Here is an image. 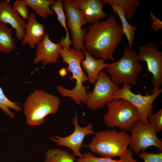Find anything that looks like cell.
Masks as SVG:
<instances>
[{
  "label": "cell",
  "mask_w": 162,
  "mask_h": 162,
  "mask_svg": "<svg viewBox=\"0 0 162 162\" xmlns=\"http://www.w3.org/2000/svg\"><path fill=\"white\" fill-rule=\"evenodd\" d=\"M106 106L107 110L104 116L103 120L109 127H117L122 130L128 131L139 120L136 109L125 99H114Z\"/></svg>",
  "instance_id": "cell-6"
},
{
  "label": "cell",
  "mask_w": 162,
  "mask_h": 162,
  "mask_svg": "<svg viewBox=\"0 0 162 162\" xmlns=\"http://www.w3.org/2000/svg\"><path fill=\"white\" fill-rule=\"evenodd\" d=\"M16 47L11 29L7 24L0 22V52L9 54Z\"/></svg>",
  "instance_id": "cell-21"
},
{
  "label": "cell",
  "mask_w": 162,
  "mask_h": 162,
  "mask_svg": "<svg viewBox=\"0 0 162 162\" xmlns=\"http://www.w3.org/2000/svg\"><path fill=\"white\" fill-rule=\"evenodd\" d=\"M118 160H115L111 158L97 157L90 152L83 154L82 157L78 158L76 162H138L133 158V154L130 149H128L125 154L119 158Z\"/></svg>",
  "instance_id": "cell-22"
},
{
  "label": "cell",
  "mask_w": 162,
  "mask_h": 162,
  "mask_svg": "<svg viewBox=\"0 0 162 162\" xmlns=\"http://www.w3.org/2000/svg\"><path fill=\"white\" fill-rule=\"evenodd\" d=\"M149 13L152 22V24L151 25L152 28L155 32H157L161 29L162 22L156 18L151 11H150Z\"/></svg>",
  "instance_id": "cell-29"
},
{
  "label": "cell",
  "mask_w": 162,
  "mask_h": 162,
  "mask_svg": "<svg viewBox=\"0 0 162 162\" xmlns=\"http://www.w3.org/2000/svg\"><path fill=\"white\" fill-rule=\"evenodd\" d=\"M25 31L22 45L28 44L32 49L35 47L45 33L44 26L37 21L35 15L32 13L29 15L27 20Z\"/></svg>",
  "instance_id": "cell-16"
},
{
  "label": "cell",
  "mask_w": 162,
  "mask_h": 162,
  "mask_svg": "<svg viewBox=\"0 0 162 162\" xmlns=\"http://www.w3.org/2000/svg\"><path fill=\"white\" fill-rule=\"evenodd\" d=\"M123 34L122 26L115 15L106 20L90 25L84 40V50L95 59L113 61V54L122 41Z\"/></svg>",
  "instance_id": "cell-1"
},
{
  "label": "cell",
  "mask_w": 162,
  "mask_h": 162,
  "mask_svg": "<svg viewBox=\"0 0 162 162\" xmlns=\"http://www.w3.org/2000/svg\"><path fill=\"white\" fill-rule=\"evenodd\" d=\"M27 6L32 9L39 16L44 19L55 13L51 9V6L55 2L53 0H21Z\"/></svg>",
  "instance_id": "cell-20"
},
{
  "label": "cell",
  "mask_w": 162,
  "mask_h": 162,
  "mask_svg": "<svg viewBox=\"0 0 162 162\" xmlns=\"http://www.w3.org/2000/svg\"><path fill=\"white\" fill-rule=\"evenodd\" d=\"M138 52V59L146 63L148 71L152 74V86L159 88L162 85V52L151 42L139 47Z\"/></svg>",
  "instance_id": "cell-11"
},
{
  "label": "cell",
  "mask_w": 162,
  "mask_h": 162,
  "mask_svg": "<svg viewBox=\"0 0 162 162\" xmlns=\"http://www.w3.org/2000/svg\"><path fill=\"white\" fill-rule=\"evenodd\" d=\"M86 146L91 151L103 157L111 158L124 156L129 144L130 136L124 130L110 129L96 133Z\"/></svg>",
  "instance_id": "cell-4"
},
{
  "label": "cell",
  "mask_w": 162,
  "mask_h": 162,
  "mask_svg": "<svg viewBox=\"0 0 162 162\" xmlns=\"http://www.w3.org/2000/svg\"><path fill=\"white\" fill-rule=\"evenodd\" d=\"M121 8L127 20L134 16L137 8L140 6L138 0H110Z\"/></svg>",
  "instance_id": "cell-24"
},
{
  "label": "cell",
  "mask_w": 162,
  "mask_h": 162,
  "mask_svg": "<svg viewBox=\"0 0 162 162\" xmlns=\"http://www.w3.org/2000/svg\"><path fill=\"white\" fill-rule=\"evenodd\" d=\"M122 57L110 64L106 68V72L115 84L135 85L139 74L143 69L137 57V53L127 47L123 52Z\"/></svg>",
  "instance_id": "cell-5"
},
{
  "label": "cell",
  "mask_w": 162,
  "mask_h": 162,
  "mask_svg": "<svg viewBox=\"0 0 162 162\" xmlns=\"http://www.w3.org/2000/svg\"><path fill=\"white\" fill-rule=\"evenodd\" d=\"M78 119L77 115L76 113L74 117L72 119L74 129L71 134L64 137L55 135L50 137L49 139L57 145L69 148L72 151L75 156L81 158L83 154L80 152V149L84 138L87 135L94 134L96 132L93 130V126L92 123H89L84 127H81L78 124Z\"/></svg>",
  "instance_id": "cell-12"
},
{
  "label": "cell",
  "mask_w": 162,
  "mask_h": 162,
  "mask_svg": "<svg viewBox=\"0 0 162 162\" xmlns=\"http://www.w3.org/2000/svg\"><path fill=\"white\" fill-rule=\"evenodd\" d=\"M59 73L62 76H64V73H65V74L66 73V71L65 69L64 68L61 69L59 70Z\"/></svg>",
  "instance_id": "cell-30"
},
{
  "label": "cell",
  "mask_w": 162,
  "mask_h": 162,
  "mask_svg": "<svg viewBox=\"0 0 162 162\" xmlns=\"http://www.w3.org/2000/svg\"><path fill=\"white\" fill-rule=\"evenodd\" d=\"M139 157L143 160V162H162V152L152 153L144 150L141 152Z\"/></svg>",
  "instance_id": "cell-27"
},
{
  "label": "cell",
  "mask_w": 162,
  "mask_h": 162,
  "mask_svg": "<svg viewBox=\"0 0 162 162\" xmlns=\"http://www.w3.org/2000/svg\"><path fill=\"white\" fill-rule=\"evenodd\" d=\"M73 154L58 148L50 149L45 154L44 162H75Z\"/></svg>",
  "instance_id": "cell-23"
},
{
  "label": "cell",
  "mask_w": 162,
  "mask_h": 162,
  "mask_svg": "<svg viewBox=\"0 0 162 162\" xmlns=\"http://www.w3.org/2000/svg\"><path fill=\"white\" fill-rule=\"evenodd\" d=\"M48 32L45 33L43 38L37 44L35 56L33 60L34 64L40 62L46 66L50 64L58 62L59 52L62 48L61 44L52 42L49 38Z\"/></svg>",
  "instance_id": "cell-13"
},
{
  "label": "cell",
  "mask_w": 162,
  "mask_h": 162,
  "mask_svg": "<svg viewBox=\"0 0 162 162\" xmlns=\"http://www.w3.org/2000/svg\"><path fill=\"white\" fill-rule=\"evenodd\" d=\"M0 22L10 25L15 30L16 38L23 39L26 23L8 1L0 0Z\"/></svg>",
  "instance_id": "cell-14"
},
{
  "label": "cell",
  "mask_w": 162,
  "mask_h": 162,
  "mask_svg": "<svg viewBox=\"0 0 162 162\" xmlns=\"http://www.w3.org/2000/svg\"><path fill=\"white\" fill-rule=\"evenodd\" d=\"M59 56L62 58L61 62L68 65L65 68L66 72L72 74L69 79L75 80L76 82L75 86L71 90L58 86L57 92L62 97L71 98L77 105L81 102L85 104L88 94L83 83L87 82L88 79L81 68V62L85 58L84 51L77 50L74 47L69 49L62 48L59 52Z\"/></svg>",
  "instance_id": "cell-2"
},
{
  "label": "cell",
  "mask_w": 162,
  "mask_h": 162,
  "mask_svg": "<svg viewBox=\"0 0 162 162\" xmlns=\"http://www.w3.org/2000/svg\"><path fill=\"white\" fill-rule=\"evenodd\" d=\"M104 4H109L112 8L115 14H117L121 20L123 34L126 37L128 47H131L135 38V32L136 29V26L130 24L128 22L123 11L121 8L115 5L110 0H102Z\"/></svg>",
  "instance_id": "cell-18"
},
{
  "label": "cell",
  "mask_w": 162,
  "mask_h": 162,
  "mask_svg": "<svg viewBox=\"0 0 162 162\" xmlns=\"http://www.w3.org/2000/svg\"><path fill=\"white\" fill-rule=\"evenodd\" d=\"M131 132L129 144L131 150L136 154L154 146L162 151V141L156 135L152 125L149 122L143 124L139 120L129 130Z\"/></svg>",
  "instance_id": "cell-9"
},
{
  "label": "cell",
  "mask_w": 162,
  "mask_h": 162,
  "mask_svg": "<svg viewBox=\"0 0 162 162\" xmlns=\"http://www.w3.org/2000/svg\"><path fill=\"white\" fill-rule=\"evenodd\" d=\"M131 88L130 85H123L122 88L115 93L114 99L122 98L130 102L136 109L139 120L143 124H147L149 122L148 116L153 113L152 103L162 93V88H154L151 92V94L146 92L145 95H142L140 93H134L131 91Z\"/></svg>",
  "instance_id": "cell-7"
},
{
  "label": "cell",
  "mask_w": 162,
  "mask_h": 162,
  "mask_svg": "<svg viewBox=\"0 0 162 162\" xmlns=\"http://www.w3.org/2000/svg\"><path fill=\"white\" fill-rule=\"evenodd\" d=\"M0 108L6 114L11 118L14 117V113L10 110V108L17 112H20L22 109L18 103L12 102L5 96L2 88L0 87Z\"/></svg>",
  "instance_id": "cell-25"
},
{
  "label": "cell",
  "mask_w": 162,
  "mask_h": 162,
  "mask_svg": "<svg viewBox=\"0 0 162 162\" xmlns=\"http://www.w3.org/2000/svg\"><path fill=\"white\" fill-rule=\"evenodd\" d=\"M62 1L60 0H55L53 4L50 6L51 9L56 13L58 22L65 31L66 36L65 38L62 37L61 38L62 48L69 49L72 42L70 40L68 29L66 26V16L64 13Z\"/></svg>",
  "instance_id": "cell-19"
},
{
  "label": "cell",
  "mask_w": 162,
  "mask_h": 162,
  "mask_svg": "<svg viewBox=\"0 0 162 162\" xmlns=\"http://www.w3.org/2000/svg\"><path fill=\"white\" fill-rule=\"evenodd\" d=\"M13 6L14 9L23 20H27L29 14L27 6L21 0H16Z\"/></svg>",
  "instance_id": "cell-28"
},
{
  "label": "cell",
  "mask_w": 162,
  "mask_h": 162,
  "mask_svg": "<svg viewBox=\"0 0 162 162\" xmlns=\"http://www.w3.org/2000/svg\"><path fill=\"white\" fill-rule=\"evenodd\" d=\"M92 92H87L85 104L87 108L93 111L104 108L113 100L116 92L119 86L114 83L110 77L102 70L99 73Z\"/></svg>",
  "instance_id": "cell-8"
},
{
  "label": "cell",
  "mask_w": 162,
  "mask_h": 162,
  "mask_svg": "<svg viewBox=\"0 0 162 162\" xmlns=\"http://www.w3.org/2000/svg\"><path fill=\"white\" fill-rule=\"evenodd\" d=\"M83 51L85 58L82 61L81 65L88 74L87 77L90 83H95L99 73L103 69L107 67L110 63H105L102 58H94L90 53Z\"/></svg>",
  "instance_id": "cell-17"
},
{
  "label": "cell",
  "mask_w": 162,
  "mask_h": 162,
  "mask_svg": "<svg viewBox=\"0 0 162 162\" xmlns=\"http://www.w3.org/2000/svg\"><path fill=\"white\" fill-rule=\"evenodd\" d=\"M149 123L152 126L156 133L162 130V109L156 113H152L148 117Z\"/></svg>",
  "instance_id": "cell-26"
},
{
  "label": "cell",
  "mask_w": 162,
  "mask_h": 162,
  "mask_svg": "<svg viewBox=\"0 0 162 162\" xmlns=\"http://www.w3.org/2000/svg\"><path fill=\"white\" fill-rule=\"evenodd\" d=\"M62 2L74 48L77 50L84 51V41L88 29L82 28V27L87 22L81 11L71 3V0H64Z\"/></svg>",
  "instance_id": "cell-10"
},
{
  "label": "cell",
  "mask_w": 162,
  "mask_h": 162,
  "mask_svg": "<svg viewBox=\"0 0 162 162\" xmlns=\"http://www.w3.org/2000/svg\"><path fill=\"white\" fill-rule=\"evenodd\" d=\"M61 102L57 96L41 90H36L26 99L24 114L28 124L39 126L44 122L45 117L58 111Z\"/></svg>",
  "instance_id": "cell-3"
},
{
  "label": "cell",
  "mask_w": 162,
  "mask_h": 162,
  "mask_svg": "<svg viewBox=\"0 0 162 162\" xmlns=\"http://www.w3.org/2000/svg\"><path fill=\"white\" fill-rule=\"evenodd\" d=\"M71 2L81 11L87 23H94L106 16L103 10L104 4L102 0H71Z\"/></svg>",
  "instance_id": "cell-15"
}]
</instances>
